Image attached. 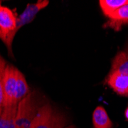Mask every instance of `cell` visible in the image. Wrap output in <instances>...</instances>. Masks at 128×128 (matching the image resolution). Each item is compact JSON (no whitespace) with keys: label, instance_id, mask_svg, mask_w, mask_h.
Returning a JSON list of instances; mask_svg holds the SVG:
<instances>
[{"label":"cell","instance_id":"277c9868","mask_svg":"<svg viewBox=\"0 0 128 128\" xmlns=\"http://www.w3.org/2000/svg\"><path fill=\"white\" fill-rule=\"evenodd\" d=\"M41 107H38L37 100L32 92L22 100L18 104L16 116V128H30L31 124Z\"/></svg>","mask_w":128,"mask_h":128},{"label":"cell","instance_id":"7a4b0ae2","mask_svg":"<svg viewBox=\"0 0 128 128\" xmlns=\"http://www.w3.org/2000/svg\"><path fill=\"white\" fill-rule=\"evenodd\" d=\"M67 119L49 103L41 106L30 128H64Z\"/></svg>","mask_w":128,"mask_h":128},{"label":"cell","instance_id":"4fadbf2b","mask_svg":"<svg viewBox=\"0 0 128 128\" xmlns=\"http://www.w3.org/2000/svg\"><path fill=\"white\" fill-rule=\"evenodd\" d=\"M125 52L128 54V44H126V49H125Z\"/></svg>","mask_w":128,"mask_h":128},{"label":"cell","instance_id":"30bf717a","mask_svg":"<svg viewBox=\"0 0 128 128\" xmlns=\"http://www.w3.org/2000/svg\"><path fill=\"white\" fill-rule=\"evenodd\" d=\"M99 4L104 15L108 17L122 6L128 5V0H100Z\"/></svg>","mask_w":128,"mask_h":128},{"label":"cell","instance_id":"9c48e42d","mask_svg":"<svg viewBox=\"0 0 128 128\" xmlns=\"http://www.w3.org/2000/svg\"><path fill=\"white\" fill-rule=\"evenodd\" d=\"M110 72H117L128 76V54L125 51L118 52L112 61Z\"/></svg>","mask_w":128,"mask_h":128},{"label":"cell","instance_id":"ba28073f","mask_svg":"<svg viewBox=\"0 0 128 128\" xmlns=\"http://www.w3.org/2000/svg\"><path fill=\"white\" fill-rule=\"evenodd\" d=\"M94 128H112L113 123L108 117V113L103 107L98 106L92 116Z\"/></svg>","mask_w":128,"mask_h":128},{"label":"cell","instance_id":"7c38bea8","mask_svg":"<svg viewBox=\"0 0 128 128\" xmlns=\"http://www.w3.org/2000/svg\"><path fill=\"white\" fill-rule=\"evenodd\" d=\"M6 65L5 59L0 55V117L3 110V78Z\"/></svg>","mask_w":128,"mask_h":128},{"label":"cell","instance_id":"6da1fadb","mask_svg":"<svg viewBox=\"0 0 128 128\" xmlns=\"http://www.w3.org/2000/svg\"><path fill=\"white\" fill-rule=\"evenodd\" d=\"M17 18L18 16L14 10L2 6V1H0V39L12 58H14L12 43L17 33Z\"/></svg>","mask_w":128,"mask_h":128},{"label":"cell","instance_id":"3957f363","mask_svg":"<svg viewBox=\"0 0 128 128\" xmlns=\"http://www.w3.org/2000/svg\"><path fill=\"white\" fill-rule=\"evenodd\" d=\"M18 69L7 64L3 78V110L17 111L18 104L16 101V80Z\"/></svg>","mask_w":128,"mask_h":128},{"label":"cell","instance_id":"8992f818","mask_svg":"<svg viewBox=\"0 0 128 128\" xmlns=\"http://www.w3.org/2000/svg\"><path fill=\"white\" fill-rule=\"evenodd\" d=\"M106 82L120 96L128 97V76L117 72H109Z\"/></svg>","mask_w":128,"mask_h":128},{"label":"cell","instance_id":"5b68a950","mask_svg":"<svg viewBox=\"0 0 128 128\" xmlns=\"http://www.w3.org/2000/svg\"><path fill=\"white\" fill-rule=\"evenodd\" d=\"M49 4L48 0H38L36 3H28L25 10L17 18V32L25 26L31 23L39 12Z\"/></svg>","mask_w":128,"mask_h":128},{"label":"cell","instance_id":"5bb4252c","mask_svg":"<svg viewBox=\"0 0 128 128\" xmlns=\"http://www.w3.org/2000/svg\"><path fill=\"white\" fill-rule=\"evenodd\" d=\"M65 128H75L74 126H68V127H65Z\"/></svg>","mask_w":128,"mask_h":128},{"label":"cell","instance_id":"8fae6325","mask_svg":"<svg viewBox=\"0 0 128 128\" xmlns=\"http://www.w3.org/2000/svg\"><path fill=\"white\" fill-rule=\"evenodd\" d=\"M29 88L28 86L26 79L19 70L18 72L16 80V101L18 103L24 99L29 94Z\"/></svg>","mask_w":128,"mask_h":128},{"label":"cell","instance_id":"52a82bcc","mask_svg":"<svg viewBox=\"0 0 128 128\" xmlns=\"http://www.w3.org/2000/svg\"><path fill=\"white\" fill-rule=\"evenodd\" d=\"M128 24V5H125L108 16V21L104 28H110L116 32L121 29L124 25Z\"/></svg>","mask_w":128,"mask_h":128}]
</instances>
